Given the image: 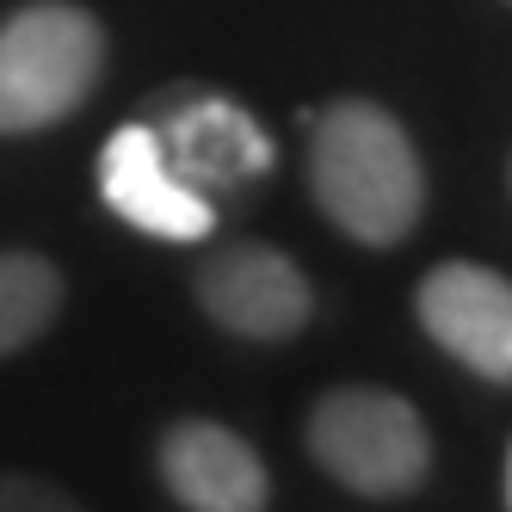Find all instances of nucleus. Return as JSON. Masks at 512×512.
<instances>
[{
  "instance_id": "nucleus-1",
  "label": "nucleus",
  "mask_w": 512,
  "mask_h": 512,
  "mask_svg": "<svg viewBox=\"0 0 512 512\" xmlns=\"http://www.w3.org/2000/svg\"><path fill=\"white\" fill-rule=\"evenodd\" d=\"M309 186L327 223L364 247H395L426 204V173L408 130L371 99H340L315 118Z\"/></svg>"
},
{
  "instance_id": "nucleus-2",
  "label": "nucleus",
  "mask_w": 512,
  "mask_h": 512,
  "mask_svg": "<svg viewBox=\"0 0 512 512\" xmlns=\"http://www.w3.org/2000/svg\"><path fill=\"white\" fill-rule=\"evenodd\" d=\"M105 68V31L93 13L44 0L0 25V136L50 130L81 112Z\"/></svg>"
},
{
  "instance_id": "nucleus-3",
  "label": "nucleus",
  "mask_w": 512,
  "mask_h": 512,
  "mask_svg": "<svg viewBox=\"0 0 512 512\" xmlns=\"http://www.w3.org/2000/svg\"><path fill=\"white\" fill-rule=\"evenodd\" d=\"M309 451L352 494H408L420 488V475L432 463L420 414L389 389L321 395L309 414Z\"/></svg>"
},
{
  "instance_id": "nucleus-4",
  "label": "nucleus",
  "mask_w": 512,
  "mask_h": 512,
  "mask_svg": "<svg viewBox=\"0 0 512 512\" xmlns=\"http://www.w3.org/2000/svg\"><path fill=\"white\" fill-rule=\"evenodd\" d=\"M99 198L112 204L130 229L155 241H198L216 229V210L186 173H173L161 136L149 124H124L99 149Z\"/></svg>"
},
{
  "instance_id": "nucleus-5",
  "label": "nucleus",
  "mask_w": 512,
  "mask_h": 512,
  "mask_svg": "<svg viewBox=\"0 0 512 512\" xmlns=\"http://www.w3.org/2000/svg\"><path fill=\"white\" fill-rule=\"evenodd\" d=\"M420 327L482 383H512V278L451 260L420 278Z\"/></svg>"
},
{
  "instance_id": "nucleus-6",
  "label": "nucleus",
  "mask_w": 512,
  "mask_h": 512,
  "mask_svg": "<svg viewBox=\"0 0 512 512\" xmlns=\"http://www.w3.org/2000/svg\"><path fill=\"white\" fill-rule=\"evenodd\" d=\"M198 303L241 340H290L309 321L315 290L303 266L272 247H223L198 266Z\"/></svg>"
},
{
  "instance_id": "nucleus-7",
  "label": "nucleus",
  "mask_w": 512,
  "mask_h": 512,
  "mask_svg": "<svg viewBox=\"0 0 512 512\" xmlns=\"http://www.w3.org/2000/svg\"><path fill=\"white\" fill-rule=\"evenodd\" d=\"M161 475L179 506L198 512H260L266 506V463L247 438L216 420H179L161 438Z\"/></svg>"
},
{
  "instance_id": "nucleus-8",
  "label": "nucleus",
  "mask_w": 512,
  "mask_h": 512,
  "mask_svg": "<svg viewBox=\"0 0 512 512\" xmlns=\"http://www.w3.org/2000/svg\"><path fill=\"white\" fill-rule=\"evenodd\" d=\"M167 136L179 161H186V179L204 192L216 179H241V173H260L272 161V142L260 136L247 112H235L229 99H192L167 118Z\"/></svg>"
},
{
  "instance_id": "nucleus-9",
  "label": "nucleus",
  "mask_w": 512,
  "mask_h": 512,
  "mask_svg": "<svg viewBox=\"0 0 512 512\" xmlns=\"http://www.w3.org/2000/svg\"><path fill=\"white\" fill-rule=\"evenodd\" d=\"M62 309V278L38 253H0V358L31 346Z\"/></svg>"
},
{
  "instance_id": "nucleus-10",
  "label": "nucleus",
  "mask_w": 512,
  "mask_h": 512,
  "mask_svg": "<svg viewBox=\"0 0 512 512\" xmlns=\"http://www.w3.org/2000/svg\"><path fill=\"white\" fill-rule=\"evenodd\" d=\"M0 506H68V500L50 494L44 482H0Z\"/></svg>"
},
{
  "instance_id": "nucleus-11",
  "label": "nucleus",
  "mask_w": 512,
  "mask_h": 512,
  "mask_svg": "<svg viewBox=\"0 0 512 512\" xmlns=\"http://www.w3.org/2000/svg\"><path fill=\"white\" fill-rule=\"evenodd\" d=\"M506 488H512V482H506ZM506 500H512V494H506Z\"/></svg>"
}]
</instances>
